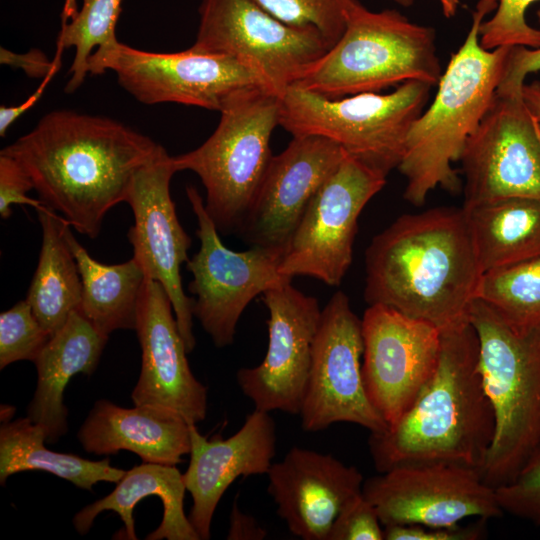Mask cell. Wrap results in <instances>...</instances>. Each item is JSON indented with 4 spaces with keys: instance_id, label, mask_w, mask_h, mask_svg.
I'll return each mask as SVG.
<instances>
[{
    "instance_id": "1",
    "label": "cell",
    "mask_w": 540,
    "mask_h": 540,
    "mask_svg": "<svg viewBox=\"0 0 540 540\" xmlns=\"http://www.w3.org/2000/svg\"><path fill=\"white\" fill-rule=\"evenodd\" d=\"M159 146L114 119L55 110L0 153L23 167L46 206L94 239Z\"/></svg>"
},
{
    "instance_id": "2",
    "label": "cell",
    "mask_w": 540,
    "mask_h": 540,
    "mask_svg": "<svg viewBox=\"0 0 540 540\" xmlns=\"http://www.w3.org/2000/svg\"><path fill=\"white\" fill-rule=\"evenodd\" d=\"M364 298L440 331L469 321L482 275L463 207L404 214L365 252Z\"/></svg>"
},
{
    "instance_id": "3",
    "label": "cell",
    "mask_w": 540,
    "mask_h": 540,
    "mask_svg": "<svg viewBox=\"0 0 540 540\" xmlns=\"http://www.w3.org/2000/svg\"><path fill=\"white\" fill-rule=\"evenodd\" d=\"M477 333L468 321L441 331L437 367L412 405L368 441L379 473L412 463L449 462L481 470L495 417L479 366Z\"/></svg>"
},
{
    "instance_id": "4",
    "label": "cell",
    "mask_w": 540,
    "mask_h": 540,
    "mask_svg": "<svg viewBox=\"0 0 540 540\" xmlns=\"http://www.w3.org/2000/svg\"><path fill=\"white\" fill-rule=\"evenodd\" d=\"M498 0H479L465 41L451 56L431 105L413 122L398 166L406 178L404 199L424 204L438 186L458 193L461 181L452 163L488 110L505 72L512 46L486 50L479 30Z\"/></svg>"
},
{
    "instance_id": "5",
    "label": "cell",
    "mask_w": 540,
    "mask_h": 540,
    "mask_svg": "<svg viewBox=\"0 0 540 540\" xmlns=\"http://www.w3.org/2000/svg\"><path fill=\"white\" fill-rule=\"evenodd\" d=\"M495 433L480 470L496 489L513 481L540 445V326L518 331L484 302L469 310Z\"/></svg>"
},
{
    "instance_id": "6",
    "label": "cell",
    "mask_w": 540,
    "mask_h": 540,
    "mask_svg": "<svg viewBox=\"0 0 540 540\" xmlns=\"http://www.w3.org/2000/svg\"><path fill=\"white\" fill-rule=\"evenodd\" d=\"M441 75L432 27L349 0L342 36L294 85L336 99L411 80L433 87Z\"/></svg>"
},
{
    "instance_id": "7",
    "label": "cell",
    "mask_w": 540,
    "mask_h": 540,
    "mask_svg": "<svg viewBox=\"0 0 540 540\" xmlns=\"http://www.w3.org/2000/svg\"><path fill=\"white\" fill-rule=\"evenodd\" d=\"M280 107L281 98L264 87L239 90L225 100L217 128L202 145L172 156L176 172L200 178L219 233H238L258 194L273 157L270 139Z\"/></svg>"
},
{
    "instance_id": "8",
    "label": "cell",
    "mask_w": 540,
    "mask_h": 540,
    "mask_svg": "<svg viewBox=\"0 0 540 540\" xmlns=\"http://www.w3.org/2000/svg\"><path fill=\"white\" fill-rule=\"evenodd\" d=\"M431 87L411 80L387 94L331 99L292 85L281 97L279 125L293 136L327 138L387 176L401 162L408 132L424 111Z\"/></svg>"
},
{
    "instance_id": "9",
    "label": "cell",
    "mask_w": 540,
    "mask_h": 540,
    "mask_svg": "<svg viewBox=\"0 0 540 540\" xmlns=\"http://www.w3.org/2000/svg\"><path fill=\"white\" fill-rule=\"evenodd\" d=\"M198 12L191 48L236 59L280 98L332 47L316 28L288 25L252 0H202Z\"/></svg>"
},
{
    "instance_id": "10",
    "label": "cell",
    "mask_w": 540,
    "mask_h": 540,
    "mask_svg": "<svg viewBox=\"0 0 540 540\" xmlns=\"http://www.w3.org/2000/svg\"><path fill=\"white\" fill-rule=\"evenodd\" d=\"M519 84L501 79L459 161L463 207L511 197L540 198V121Z\"/></svg>"
},
{
    "instance_id": "11",
    "label": "cell",
    "mask_w": 540,
    "mask_h": 540,
    "mask_svg": "<svg viewBox=\"0 0 540 540\" xmlns=\"http://www.w3.org/2000/svg\"><path fill=\"white\" fill-rule=\"evenodd\" d=\"M106 70L113 71L120 86L136 100L148 105L178 103L220 111L239 90L268 89L255 71L236 59L192 48L158 53L117 41L98 47L89 59V73L99 75Z\"/></svg>"
},
{
    "instance_id": "12",
    "label": "cell",
    "mask_w": 540,
    "mask_h": 540,
    "mask_svg": "<svg viewBox=\"0 0 540 540\" xmlns=\"http://www.w3.org/2000/svg\"><path fill=\"white\" fill-rule=\"evenodd\" d=\"M186 193L200 239L199 251L186 262L193 275L188 288L196 296L193 316L214 345L221 348L233 343L238 321L255 297L292 279L279 273L284 250L262 246L246 251L227 248L199 192L188 186Z\"/></svg>"
},
{
    "instance_id": "13",
    "label": "cell",
    "mask_w": 540,
    "mask_h": 540,
    "mask_svg": "<svg viewBox=\"0 0 540 540\" xmlns=\"http://www.w3.org/2000/svg\"><path fill=\"white\" fill-rule=\"evenodd\" d=\"M386 175L347 154L309 202L279 265L282 276H309L336 287L353 258L358 218Z\"/></svg>"
},
{
    "instance_id": "14",
    "label": "cell",
    "mask_w": 540,
    "mask_h": 540,
    "mask_svg": "<svg viewBox=\"0 0 540 540\" xmlns=\"http://www.w3.org/2000/svg\"><path fill=\"white\" fill-rule=\"evenodd\" d=\"M362 321L348 296L337 291L321 312L309 380L299 412L305 432L338 422L379 433L388 424L371 404L362 378Z\"/></svg>"
},
{
    "instance_id": "15",
    "label": "cell",
    "mask_w": 540,
    "mask_h": 540,
    "mask_svg": "<svg viewBox=\"0 0 540 540\" xmlns=\"http://www.w3.org/2000/svg\"><path fill=\"white\" fill-rule=\"evenodd\" d=\"M362 494L385 526L451 527L468 517L501 516L495 489L478 469L449 462L395 466L364 480Z\"/></svg>"
},
{
    "instance_id": "16",
    "label": "cell",
    "mask_w": 540,
    "mask_h": 540,
    "mask_svg": "<svg viewBox=\"0 0 540 540\" xmlns=\"http://www.w3.org/2000/svg\"><path fill=\"white\" fill-rule=\"evenodd\" d=\"M176 170L172 156L159 146L155 155L135 173L126 202L134 224L128 232L133 258L146 278L158 281L166 290L187 352L193 351V303L183 289L181 265L189 260L191 238L181 226L170 194Z\"/></svg>"
},
{
    "instance_id": "17",
    "label": "cell",
    "mask_w": 540,
    "mask_h": 540,
    "mask_svg": "<svg viewBox=\"0 0 540 540\" xmlns=\"http://www.w3.org/2000/svg\"><path fill=\"white\" fill-rule=\"evenodd\" d=\"M362 321V378L368 399L388 425L414 402L439 360L441 331L375 304Z\"/></svg>"
},
{
    "instance_id": "18",
    "label": "cell",
    "mask_w": 540,
    "mask_h": 540,
    "mask_svg": "<svg viewBox=\"0 0 540 540\" xmlns=\"http://www.w3.org/2000/svg\"><path fill=\"white\" fill-rule=\"evenodd\" d=\"M262 295L269 314L266 355L259 365L241 368L237 383L255 409L299 415L322 310L316 298L299 291L291 280Z\"/></svg>"
},
{
    "instance_id": "19",
    "label": "cell",
    "mask_w": 540,
    "mask_h": 540,
    "mask_svg": "<svg viewBox=\"0 0 540 540\" xmlns=\"http://www.w3.org/2000/svg\"><path fill=\"white\" fill-rule=\"evenodd\" d=\"M348 153L315 135L293 136L272 157L258 194L238 233L252 246L285 251L305 210Z\"/></svg>"
},
{
    "instance_id": "20",
    "label": "cell",
    "mask_w": 540,
    "mask_h": 540,
    "mask_svg": "<svg viewBox=\"0 0 540 540\" xmlns=\"http://www.w3.org/2000/svg\"><path fill=\"white\" fill-rule=\"evenodd\" d=\"M135 330L141 371L132 390L134 405H159L197 424L207 415V387L193 375L171 300L158 282L146 279Z\"/></svg>"
},
{
    "instance_id": "21",
    "label": "cell",
    "mask_w": 540,
    "mask_h": 540,
    "mask_svg": "<svg viewBox=\"0 0 540 540\" xmlns=\"http://www.w3.org/2000/svg\"><path fill=\"white\" fill-rule=\"evenodd\" d=\"M267 476L278 516L303 540H328L339 512L362 493L364 482L356 467L297 446L273 463Z\"/></svg>"
},
{
    "instance_id": "22",
    "label": "cell",
    "mask_w": 540,
    "mask_h": 540,
    "mask_svg": "<svg viewBox=\"0 0 540 540\" xmlns=\"http://www.w3.org/2000/svg\"><path fill=\"white\" fill-rule=\"evenodd\" d=\"M190 460L183 474L193 505L188 519L200 540L211 536L216 507L239 476L267 474L276 451V425L269 412L255 409L227 439H207L190 423Z\"/></svg>"
},
{
    "instance_id": "23",
    "label": "cell",
    "mask_w": 540,
    "mask_h": 540,
    "mask_svg": "<svg viewBox=\"0 0 540 540\" xmlns=\"http://www.w3.org/2000/svg\"><path fill=\"white\" fill-rule=\"evenodd\" d=\"M77 438L95 455L128 450L145 463L176 466L190 453V423L178 412L159 405L120 407L109 400L95 402Z\"/></svg>"
},
{
    "instance_id": "24",
    "label": "cell",
    "mask_w": 540,
    "mask_h": 540,
    "mask_svg": "<svg viewBox=\"0 0 540 540\" xmlns=\"http://www.w3.org/2000/svg\"><path fill=\"white\" fill-rule=\"evenodd\" d=\"M107 340L75 310L34 361L37 384L27 417L43 427L47 443L57 442L68 431L63 394L69 380L77 373L94 372Z\"/></svg>"
},
{
    "instance_id": "25",
    "label": "cell",
    "mask_w": 540,
    "mask_h": 540,
    "mask_svg": "<svg viewBox=\"0 0 540 540\" xmlns=\"http://www.w3.org/2000/svg\"><path fill=\"white\" fill-rule=\"evenodd\" d=\"M185 491L183 474L176 466L143 462L126 471L110 494L77 512L73 524L79 534L85 535L98 514L114 511L124 524L121 538L136 540L134 507L153 495L161 499L163 517L147 540H200L184 511Z\"/></svg>"
},
{
    "instance_id": "26",
    "label": "cell",
    "mask_w": 540,
    "mask_h": 540,
    "mask_svg": "<svg viewBox=\"0 0 540 540\" xmlns=\"http://www.w3.org/2000/svg\"><path fill=\"white\" fill-rule=\"evenodd\" d=\"M36 211L42 244L26 301L41 325L54 335L69 315L79 309L82 281L66 235L71 225L45 204Z\"/></svg>"
},
{
    "instance_id": "27",
    "label": "cell",
    "mask_w": 540,
    "mask_h": 540,
    "mask_svg": "<svg viewBox=\"0 0 540 540\" xmlns=\"http://www.w3.org/2000/svg\"><path fill=\"white\" fill-rule=\"evenodd\" d=\"M463 208L482 273L540 257V198L511 197Z\"/></svg>"
},
{
    "instance_id": "28",
    "label": "cell",
    "mask_w": 540,
    "mask_h": 540,
    "mask_svg": "<svg viewBox=\"0 0 540 540\" xmlns=\"http://www.w3.org/2000/svg\"><path fill=\"white\" fill-rule=\"evenodd\" d=\"M66 235L82 281L79 312L107 337L118 329L135 330L138 305L147 279L141 265L133 257L120 264H103L78 242L71 226Z\"/></svg>"
},
{
    "instance_id": "29",
    "label": "cell",
    "mask_w": 540,
    "mask_h": 540,
    "mask_svg": "<svg viewBox=\"0 0 540 540\" xmlns=\"http://www.w3.org/2000/svg\"><path fill=\"white\" fill-rule=\"evenodd\" d=\"M42 426L27 416L3 421L0 426V483L9 476L25 471L40 470L67 480L76 487L92 490L101 481L117 483L125 470L110 465V459H84L78 455L48 449Z\"/></svg>"
},
{
    "instance_id": "30",
    "label": "cell",
    "mask_w": 540,
    "mask_h": 540,
    "mask_svg": "<svg viewBox=\"0 0 540 540\" xmlns=\"http://www.w3.org/2000/svg\"><path fill=\"white\" fill-rule=\"evenodd\" d=\"M518 331L540 326V257L482 273L476 298Z\"/></svg>"
},
{
    "instance_id": "31",
    "label": "cell",
    "mask_w": 540,
    "mask_h": 540,
    "mask_svg": "<svg viewBox=\"0 0 540 540\" xmlns=\"http://www.w3.org/2000/svg\"><path fill=\"white\" fill-rule=\"evenodd\" d=\"M121 3L122 0H82L81 9L69 21L62 23L57 50L63 52L65 48H75L66 93H73L84 82L89 73L92 49L118 41L116 25Z\"/></svg>"
},
{
    "instance_id": "32",
    "label": "cell",
    "mask_w": 540,
    "mask_h": 540,
    "mask_svg": "<svg viewBox=\"0 0 540 540\" xmlns=\"http://www.w3.org/2000/svg\"><path fill=\"white\" fill-rule=\"evenodd\" d=\"M280 21L314 27L333 46L346 27L349 0H252Z\"/></svg>"
},
{
    "instance_id": "33",
    "label": "cell",
    "mask_w": 540,
    "mask_h": 540,
    "mask_svg": "<svg viewBox=\"0 0 540 540\" xmlns=\"http://www.w3.org/2000/svg\"><path fill=\"white\" fill-rule=\"evenodd\" d=\"M52 335L26 300L0 315V369L22 360L35 361Z\"/></svg>"
},
{
    "instance_id": "34",
    "label": "cell",
    "mask_w": 540,
    "mask_h": 540,
    "mask_svg": "<svg viewBox=\"0 0 540 540\" xmlns=\"http://www.w3.org/2000/svg\"><path fill=\"white\" fill-rule=\"evenodd\" d=\"M536 1L540 0H498L494 15L481 23L480 45L486 50L503 46L540 48V29L530 26L525 17Z\"/></svg>"
},
{
    "instance_id": "35",
    "label": "cell",
    "mask_w": 540,
    "mask_h": 540,
    "mask_svg": "<svg viewBox=\"0 0 540 540\" xmlns=\"http://www.w3.org/2000/svg\"><path fill=\"white\" fill-rule=\"evenodd\" d=\"M495 492L503 512L540 527V445L514 480Z\"/></svg>"
},
{
    "instance_id": "36",
    "label": "cell",
    "mask_w": 540,
    "mask_h": 540,
    "mask_svg": "<svg viewBox=\"0 0 540 540\" xmlns=\"http://www.w3.org/2000/svg\"><path fill=\"white\" fill-rule=\"evenodd\" d=\"M379 516L362 493L349 500L336 517L328 540H383Z\"/></svg>"
},
{
    "instance_id": "37",
    "label": "cell",
    "mask_w": 540,
    "mask_h": 540,
    "mask_svg": "<svg viewBox=\"0 0 540 540\" xmlns=\"http://www.w3.org/2000/svg\"><path fill=\"white\" fill-rule=\"evenodd\" d=\"M34 189L33 182L23 167L12 157L0 153V216L7 219L12 214V205H28L35 210L44 203L27 193Z\"/></svg>"
},
{
    "instance_id": "38",
    "label": "cell",
    "mask_w": 540,
    "mask_h": 540,
    "mask_svg": "<svg viewBox=\"0 0 540 540\" xmlns=\"http://www.w3.org/2000/svg\"><path fill=\"white\" fill-rule=\"evenodd\" d=\"M484 521L468 526L433 527L419 524L390 525L384 528L385 540H478L484 535Z\"/></svg>"
},
{
    "instance_id": "39",
    "label": "cell",
    "mask_w": 540,
    "mask_h": 540,
    "mask_svg": "<svg viewBox=\"0 0 540 540\" xmlns=\"http://www.w3.org/2000/svg\"><path fill=\"white\" fill-rule=\"evenodd\" d=\"M61 55L62 51L56 50L53 60H50L39 49H31L26 53L18 54L3 47L0 48L1 64L22 69L26 75L33 78L44 79L48 75H55L61 68Z\"/></svg>"
},
{
    "instance_id": "40",
    "label": "cell",
    "mask_w": 540,
    "mask_h": 540,
    "mask_svg": "<svg viewBox=\"0 0 540 540\" xmlns=\"http://www.w3.org/2000/svg\"><path fill=\"white\" fill-rule=\"evenodd\" d=\"M540 23V8L536 12ZM540 71V48L512 46L503 79L524 84L529 73Z\"/></svg>"
},
{
    "instance_id": "41",
    "label": "cell",
    "mask_w": 540,
    "mask_h": 540,
    "mask_svg": "<svg viewBox=\"0 0 540 540\" xmlns=\"http://www.w3.org/2000/svg\"><path fill=\"white\" fill-rule=\"evenodd\" d=\"M267 531L249 514L242 512L235 502L233 504L227 539L230 540H262Z\"/></svg>"
},
{
    "instance_id": "42",
    "label": "cell",
    "mask_w": 540,
    "mask_h": 540,
    "mask_svg": "<svg viewBox=\"0 0 540 540\" xmlns=\"http://www.w3.org/2000/svg\"><path fill=\"white\" fill-rule=\"evenodd\" d=\"M54 74L46 76L37 89L22 103L14 106L0 107V135L5 136L8 128L27 110L33 107L44 94Z\"/></svg>"
},
{
    "instance_id": "43",
    "label": "cell",
    "mask_w": 540,
    "mask_h": 540,
    "mask_svg": "<svg viewBox=\"0 0 540 540\" xmlns=\"http://www.w3.org/2000/svg\"><path fill=\"white\" fill-rule=\"evenodd\" d=\"M522 96L529 110L540 121V80L524 83Z\"/></svg>"
},
{
    "instance_id": "44",
    "label": "cell",
    "mask_w": 540,
    "mask_h": 540,
    "mask_svg": "<svg viewBox=\"0 0 540 540\" xmlns=\"http://www.w3.org/2000/svg\"><path fill=\"white\" fill-rule=\"evenodd\" d=\"M439 2L446 18H451L456 14L459 0H439Z\"/></svg>"
},
{
    "instance_id": "45",
    "label": "cell",
    "mask_w": 540,
    "mask_h": 540,
    "mask_svg": "<svg viewBox=\"0 0 540 540\" xmlns=\"http://www.w3.org/2000/svg\"><path fill=\"white\" fill-rule=\"evenodd\" d=\"M393 1L403 7H409L415 2V0H393Z\"/></svg>"
}]
</instances>
